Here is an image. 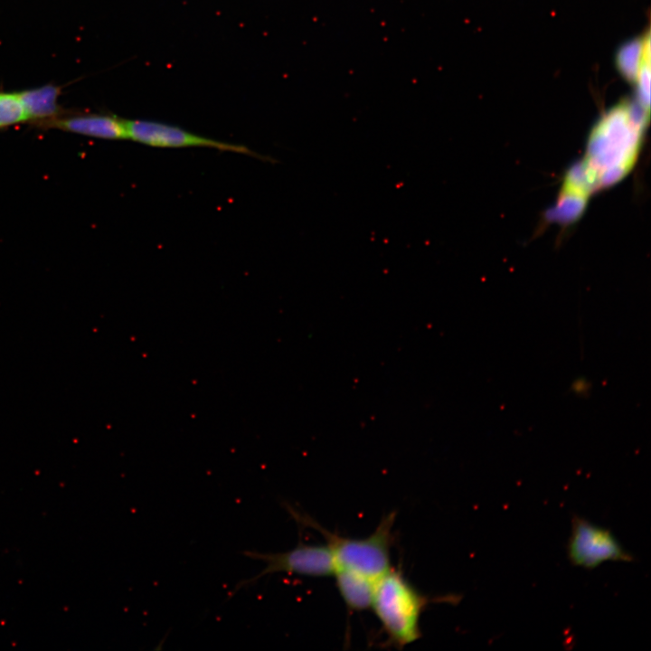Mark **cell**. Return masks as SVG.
Wrapping results in <instances>:
<instances>
[{
    "label": "cell",
    "mask_w": 651,
    "mask_h": 651,
    "mask_svg": "<svg viewBox=\"0 0 651 651\" xmlns=\"http://www.w3.org/2000/svg\"><path fill=\"white\" fill-rule=\"evenodd\" d=\"M430 599L392 567L374 583L371 609L389 642L404 646L420 637V617Z\"/></svg>",
    "instance_id": "cell-1"
},
{
    "label": "cell",
    "mask_w": 651,
    "mask_h": 651,
    "mask_svg": "<svg viewBox=\"0 0 651 651\" xmlns=\"http://www.w3.org/2000/svg\"><path fill=\"white\" fill-rule=\"evenodd\" d=\"M395 516L394 513L384 516L374 532L364 538L338 536L310 519H300L324 535L333 552L335 569L349 570L376 581L392 568L391 547Z\"/></svg>",
    "instance_id": "cell-2"
},
{
    "label": "cell",
    "mask_w": 651,
    "mask_h": 651,
    "mask_svg": "<svg viewBox=\"0 0 651 651\" xmlns=\"http://www.w3.org/2000/svg\"><path fill=\"white\" fill-rule=\"evenodd\" d=\"M243 555L265 563L264 568L255 576L239 582L231 596L241 589L248 588L264 576L272 573H288L308 577L331 576L335 571L333 552L326 544L299 543L283 552L262 553L245 551Z\"/></svg>",
    "instance_id": "cell-3"
},
{
    "label": "cell",
    "mask_w": 651,
    "mask_h": 651,
    "mask_svg": "<svg viewBox=\"0 0 651 651\" xmlns=\"http://www.w3.org/2000/svg\"><path fill=\"white\" fill-rule=\"evenodd\" d=\"M567 553L574 566L592 570L605 561H634L610 530L589 520L573 516Z\"/></svg>",
    "instance_id": "cell-4"
},
{
    "label": "cell",
    "mask_w": 651,
    "mask_h": 651,
    "mask_svg": "<svg viewBox=\"0 0 651 651\" xmlns=\"http://www.w3.org/2000/svg\"><path fill=\"white\" fill-rule=\"evenodd\" d=\"M127 138L155 147H209L263 158L243 145L222 142L163 122L124 119Z\"/></svg>",
    "instance_id": "cell-5"
},
{
    "label": "cell",
    "mask_w": 651,
    "mask_h": 651,
    "mask_svg": "<svg viewBox=\"0 0 651 651\" xmlns=\"http://www.w3.org/2000/svg\"><path fill=\"white\" fill-rule=\"evenodd\" d=\"M42 128H55L100 139H127L124 118L111 114H83L70 110L46 123Z\"/></svg>",
    "instance_id": "cell-6"
},
{
    "label": "cell",
    "mask_w": 651,
    "mask_h": 651,
    "mask_svg": "<svg viewBox=\"0 0 651 651\" xmlns=\"http://www.w3.org/2000/svg\"><path fill=\"white\" fill-rule=\"evenodd\" d=\"M17 93L24 108L27 122L34 127L42 128L46 123L70 111L59 103L61 94L60 86L46 84Z\"/></svg>",
    "instance_id": "cell-7"
},
{
    "label": "cell",
    "mask_w": 651,
    "mask_h": 651,
    "mask_svg": "<svg viewBox=\"0 0 651 651\" xmlns=\"http://www.w3.org/2000/svg\"><path fill=\"white\" fill-rule=\"evenodd\" d=\"M333 575L348 609L363 611L371 608L375 581L345 569H335Z\"/></svg>",
    "instance_id": "cell-8"
},
{
    "label": "cell",
    "mask_w": 651,
    "mask_h": 651,
    "mask_svg": "<svg viewBox=\"0 0 651 651\" xmlns=\"http://www.w3.org/2000/svg\"><path fill=\"white\" fill-rule=\"evenodd\" d=\"M650 43V33L634 37L623 42L615 53V67L623 80L635 83L646 45Z\"/></svg>",
    "instance_id": "cell-9"
},
{
    "label": "cell",
    "mask_w": 651,
    "mask_h": 651,
    "mask_svg": "<svg viewBox=\"0 0 651 651\" xmlns=\"http://www.w3.org/2000/svg\"><path fill=\"white\" fill-rule=\"evenodd\" d=\"M25 122L27 116L17 91H0V130Z\"/></svg>",
    "instance_id": "cell-10"
},
{
    "label": "cell",
    "mask_w": 651,
    "mask_h": 651,
    "mask_svg": "<svg viewBox=\"0 0 651 651\" xmlns=\"http://www.w3.org/2000/svg\"><path fill=\"white\" fill-rule=\"evenodd\" d=\"M650 43L646 47L643 60L635 81L637 85V94L638 101L642 107L648 112L649 110V99H650V80H651V54H650Z\"/></svg>",
    "instance_id": "cell-11"
}]
</instances>
